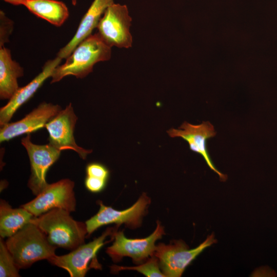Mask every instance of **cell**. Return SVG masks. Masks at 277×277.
Listing matches in <instances>:
<instances>
[{"instance_id":"cell-8","label":"cell","mask_w":277,"mask_h":277,"mask_svg":"<svg viewBox=\"0 0 277 277\" xmlns=\"http://www.w3.org/2000/svg\"><path fill=\"white\" fill-rule=\"evenodd\" d=\"M100 205L97 213L86 221L87 236L98 228L108 224H115L120 226L124 224L127 227L134 229L141 224L142 219L150 203V199L143 193L138 200L130 207L117 210L97 202Z\"/></svg>"},{"instance_id":"cell-6","label":"cell","mask_w":277,"mask_h":277,"mask_svg":"<svg viewBox=\"0 0 277 277\" xmlns=\"http://www.w3.org/2000/svg\"><path fill=\"white\" fill-rule=\"evenodd\" d=\"M131 21L127 6L114 3L101 17L97 26V33L110 47L129 48L132 44L130 32Z\"/></svg>"},{"instance_id":"cell-24","label":"cell","mask_w":277,"mask_h":277,"mask_svg":"<svg viewBox=\"0 0 277 277\" xmlns=\"http://www.w3.org/2000/svg\"><path fill=\"white\" fill-rule=\"evenodd\" d=\"M14 6L24 5L25 0H3Z\"/></svg>"},{"instance_id":"cell-3","label":"cell","mask_w":277,"mask_h":277,"mask_svg":"<svg viewBox=\"0 0 277 277\" xmlns=\"http://www.w3.org/2000/svg\"><path fill=\"white\" fill-rule=\"evenodd\" d=\"M7 247L20 269L56 254V247L50 243L45 234L34 223H29L6 241Z\"/></svg>"},{"instance_id":"cell-2","label":"cell","mask_w":277,"mask_h":277,"mask_svg":"<svg viewBox=\"0 0 277 277\" xmlns=\"http://www.w3.org/2000/svg\"><path fill=\"white\" fill-rule=\"evenodd\" d=\"M111 56V47L97 33L91 34L77 45L64 64L55 68L51 76V83L69 75L84 78L93 71L95 64L108 61Z\"/></svg>"},{"instance_id":"cell-15","label":"cell","mask_w":277,"mask_h":277,"mask_svg":"<svg viewBox=\"0 0 277 277\" xmlns=\"http://www.w3.org/2000/svg\"><path fill=\"white\" fill-rule=\"evenodd\" d=\"M113 4L114 0H94L82 18L75 34L56 56L66 59L80 43L92 34L107 8Z\"/></svg>"},{"instance_id":"cell-13","label":"cell","mask_w":277,"mask_h":277,"mask_svg":"<svg viewBox=\"0 0 277 277\" xmlns=\"http://www.w3.org/2000/svg\"><path fill=\"white\" fill-rule=\"evenodd\" d=\"M62 108L58 105L43 102L22 120L1 126L0 142L8 141L24 134L37 131L48 123Z\"/></svg>"},{"instance_id":"cell-14","label":"cell","mask_w":277,"mask_h":277,"mask_svg":"<svg viewBox=\"0 0 277 277\" xmlns=\"http://www.w3.org/2000/svg\"><path fill=\"white\" fill-rule=\"evenodd\" d=\"M62 60L56 56L48 60L44 65L42 71L35 78L26 86L18 88L9 102L0 109L1 126L9 123L16 110L32 97L45 81L51 76Z\"/></svg>"},{"instance_id":"cell-7","label":"cell","mask_w":277,"mask_h":277,"mask_svg":"<svg viewBox=\"0 0 277 277\" xmlns=\"http://www.w3.org/2000/svg\"><path fill=\"white\" fill-rule=\"evenodd\" d=\"M74 183L68 179L48 184L36 197L21 207L34 216H38L54 208H61L70 212L76 210V199L73 190Z\"/></svg>"},{"instance_id":"cell-20","label":"cell","mask_w":277,"mask_h":277,"mask_svg":"<svg viewBox=\"0 0 277 277\" xmlns=\"http://www.w3.org/2000/svg\"><path fill=\"white\" fill-rule=\"evenodd\" d=\"M19 268L8 249L3 238H0V276L18 277Z\"/></svg>"},{"instance_id":"cell-25","label":"cell","mask_w":277,"mask_h":277,"mask_svg":"<svg viewBox=\"0 0 277 277\" xmlns=\"http://www.w3.org/2000/svg\"><path fill=\"white\" fill-rule=\"evenodd\" d=\"M77 0H71V3L73 6H76Z\"/></svg>"},{"instance_id":"cell-10","label":"cell","mask_w":277,"mask_h":277,"mask_svg":"<svg viewBox=\"0 0 277 277\" xmlns=\"http://www.w3.org/2000/svg\"><path fill=\"white\" fill-rule=\"evenodd\" d=\"M21 141L28 153L31 167V175L28 186L33 194H39L48 185L46 173L59 158L61 151L52 145H40L32 143L30 134Z\"/></svg>"},{"instance_id":"cell-22","label":"cell","mask_w":277,"mask_h":277,"mask_svg":"<svg viewBox=\"0 0 277 277\" xmlns=\"http://www.w3.org/2000/svg\"><path fill=\"white\" fill-rule=\"evenodd\" d=\"M87 176L108 180L109 171L104 165L98 163L89 164L86 168Z\"/></svg>"},{"instance_id":"cell-9","label":"cell","mask_w":277,"mask_h":277,"mask_svg":"<svg viewBox=\"0 0 277 277\" xmlns=\"http://www.w3.org/2000/svg\"><path fill=\"white\" fill-rule=\"evenodd\" d=\"M164 234V227L159 221L153 232L143 239H128L123 231H117L114 234L113 243L106 249V253L114 262L120 261L124 256H129L134 263L141 264L154 255L155 242Z\"/></svg>"},{"instance_id":"cell-5","label":"cell","mask_w":277,"mask_h":277,"mask_svg":"<svg viewBox=\"0 0 277 277\" xmlns=\"http://www.w3.org/2000/svg\"><path fill=\"white\" fill-rule=\"evenodd\" d=\"M216 241L214 235L211 234L197 247L191 249L182 240L174 241L168 245L160 243L156 246L154 255L165 276L180 277L204 250Z\"/></svg>"},{"instance_id":"cell-1","label":"cell","mask_w":277,"mask_h":277,"mask_svg":"<svg viewBox=\"0 0 277 277\" xmlns=\"http://www.w3.org/2000/svg\"><path fill=\"white\" fill-rule=\"evenodd\" d=\"M70 213L63 209L54 208L34 216L30 222L45 234L52 245L72 250L84 244L87 229L85 223L75 221Z\"/></svg>"},{"instance_id":"cell-18","label":"cell","mask_w":277,"mask_h":277,"mask_svg":"<svg viewBox=\"0 0 277 277\" xmlns=\"http://www.w3.org/2000/svg\"><path fill=\"white\" fill-rule=\"evenodd\" d=\"M34 215L21 207L12 208L4 200L0 202V235L8 238L30 223Z\"/></svg>"},{"instance_id":"cell-4","label":"cell","mask_w":277,"mask_h":277,"mask_svg":"<svg viewBox=\"0 0 277 277\" xmlns=\"http://www.w3.org/2000/svg\"><path fill=\"white\" fill-rule=\"evenodd\" d=\"M116 226L108 227L97 238L87 244H83L68 254L55 255L47 261L51 264L66 270L71 277H84L91 268L101 270L96 254L106 244L114 239L117 231Z\"/></svg>"},{"instance_id":"cell-16","label":"cell","mask_w":277,"mask_h":277,"mask_svg":"<svg viewBox=\"0 0 277 277\" xmlns=\"http://www.w3.org/2000/svg\"><path fill=\"white\" fill-rule=\"evenodd\" d=\"M24 75V69L12 58L11 51L0 47V97L10 100L19 88L17 79Z\"/></svg>"},{"instance_id":"cell-17","label":"cell","mask_w":277,"mask_h":277,"mask_svg":"<svg viewBox=\"0 0 277 277\" xmlns=\"http://www.w3.org/2000/svg\"><path fill=\"white\" fill-rule=\"evenodd\" d=\"M24 6L36 16L57 26H61L69 15L66 4L57 0H25Z\"/></svg>"},{"instance_id":"cell-12","label":"cell","mask_w":277,"mask_h":277,"mask_svg":"<svg viewBox=\"0 0 277 277\" xmlns=\"http://www.w3.org/2000/svg\"><path fill=\"white\" fill-rule=\"evenodd\" d=\"M167 133L171 137H181L186 141L190 149L203 156L208 166L218 175L221 181L227 180V176L220 172L213 164L207 149V140L216 134L210 122H203L199 125L184 122L178 129L171 128Z\"/></svg>"},{"instance_id":"cell-21","label":"cell","mask_w":277,"mask_h":277,"mask_svg":"<svg viewBox=\"0 0 277 277\" xmlns=\"http://www.w3.org/2000/svg\"><path fill=\"white\" fill-rule=\"evenodd\" d=\"M14 23L2 10L0 11V47L9 42V36L13 30Z\"/></svg>"},{"instance_id":"cell-11","label":"cell","mask_w":277,"mask_h":277,"mask_svg":"<svg viewBox=\"0 0 277 277\" xmlns=\"http://www.w3.org/2000/svg\"><path fill=\"white\" fill-rule=\"evenodd\" d=\"M77 120L71 103L61 110L45 125L49 133V144L61 151L72 150L80 157L86 159L92 150L84 149L78 146L74 140L73 132Z\"/></svg>"},{"instance_id":"cell-23","label":"cell","mask_w":277,"mask_h":277,"mask_svg":"<svg viewBox=\"0 0 277 277\" xmlns=\"http://www.w3.org/2000/svg\"><path fill=\"white\" fill-rule=\"evenodd\" d=\"M107 180L92 176H87L85 185L86 188L93 193L102 191L106 187Z\"/></svg>"},{"instance_id":"cell-19","label":"cell","mask_w":277,"mask_h":277,"mask_svg":"<svg viewBox=\"0 0 277 277\" xmlns=\"http://www.w3.org/2000/svg\"><path fill=\"white\" fill-rule=\"evenodd\" d=\"M160 268L159 260L154 255H153L151 258L147 260L146 263H143L138 266L124 267L113 265L111 267V271L113 272H117L124 270H134L148 277H166Z\"/></svg>"}]
</instances>
